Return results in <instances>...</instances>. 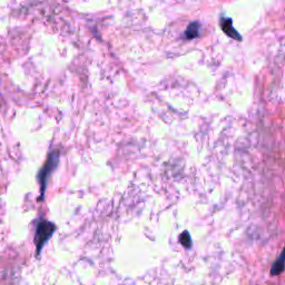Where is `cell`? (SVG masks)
<instances>
[{"label": "cell", "mask_w": 285, "mask_h": 285, "mask_svg": "<svg viewBox=\"0 0 285 285\" xmlns=\"http://www.w3.org/2000/svg\"><path fill=\"white\" fill-rule=\"evenodd\" d=\"M200 24L198 21H193L188 25L185 30V38L186 39H194L199 36Z\"/></svg>", "instance_id": "cell-5"}, {"label": "cell", "mask_w": 285, "mask_h": 285, "mask_svg": "<svg viewBox=\"0 0 285 285\" xmlns=\"http://www.w3.org/2000/svg\"><path fill=\"white\" fill-rule=\"evenodd\" d=\"M284 270H285V247L282 251L280 258H278L275 261V263L273 264L272 269H271V274L274 275V276H277V275L282 274Z\"/></svg>", "instance_id": "cell-4"}, {"label": "cell", "mask_w": 285, "mask_h": 285, "mask_svg": "<svg viewBox=\"0 0 285 285\" xmlns=\"http://www.w3.org/2000/svg\"><path fill=\"white\" fill-rule=\"evenodd\" d=\"M59 161V154L58 152H53L49 155V157L46 161V164L44 165L42 171L39 172V182H40V187H42V198L45 195V191H46L47 186V181L49 175L52 174L53 171L57 167Z\"/></svg>", "instance_id": "cell-2"}, {"label": "cell", "mask_w": 285, "mask_h": 285, "mask_svg": "<svg viewBox=\"0 0 285 285\" xmlns=\"http://www.w3.org/2000/svg\"><path fill=\"white\" fill-rule=\"evenodd\" d=\"M220 24H221L222 30L225 32V35H227L228 37H231L233 39H235V40H237V42L242 40V36L239 35L237 30L234 28L233 20L231 18H228V17H225V16H222L220 19Z\"/></svg>", "instance_id": "cell-3"}, {"label": "cell", "mask_w": 285, "mask_h": 285, "mask_svg": "<svg viewBox=\"0 0 285 285\" xmlns=\"http://www.w3.org/2000/svg\"><path fill=\"white\" fill-rule=\"evenodd\" d=\"M180 241L184 248L189 249L192 247V238L188 232H183L180 235Z\"/></svg>", "instance_id": "cell-6"}, {"label": "cell", "mask_w": 285, "mask_h": 285, "mask_svg": "<svg viewBox=\"0 0 285 285\" xmlns=\"http://www.w3.org/2000/svg\"><path fill=\"white\" fill-rule=\"evenodd\" d=\"M55 231H56V225L54 223L45 220L39 221L35 234V244H36L38 255L40 254L45 244H46L49 241V238L54 235Z\"/></svg>", "instance_id": "cell-1"}]
</instances>
